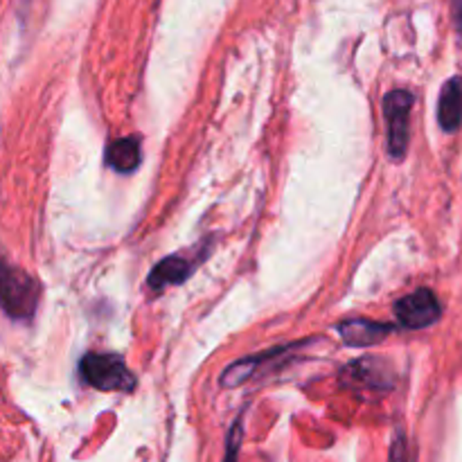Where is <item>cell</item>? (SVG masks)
Segmentation results:
<instances>
[{
	"label": "cell",
	"instance_id": "cell-1",
	"mask_svg": "<svg viewBox=\"0 0 462 462\" xmlns=\"http://www.w3.org/2000/svg\"><path fill=\"white\" fill-rule=\"evenodd\" d=\"M41 289L34 278L18 266L0 260V305L7 316L16 320H30L36 311Z\"/></svg>",
	"mask_w": 462,
	"mask_h": 462
},
{
	"label": "cell",
	"instance_id": "cell-2",
	"mask_svg": "<svg viewBox=\"0 0 462 462\" xmlns=\"http://www.w3.org/2000/svg\"><path fill=\"white\" fill-rule=\"evenodd\" d=\"M79 374L90 388L104 393H126L134 391L135 377L126 368L120 355H97L90 352L81 359Z\"/></svg>",
	"mask_w": 462,
	"mask_h": 462
},
{
	"label": "cell",
	"instance_id": "cell-3",
	"mask_svg": "<svg viewBox=\"0 0 462 462\" xmlns=\"http://www.w3.org/2000/svg\"><path fill=\"white\" fill-rule=\"evenodd\" d=\"M413 108V95L409 90H391L383 97V117L388 125V153L402 161L409 149V117Z\"/></svg>",
	"mask_w": 462,
	"mask_h": 462
},
{
	"label": "cell",
	"instance_id": "cell-4",
	"mask_svg": "<svg viewBox=\"0 0 462 462\" xmlns=\"http://www.w3.org/2000/svg\"><path fill=\"white\" fill-rule=\"evenodd\" d=\"M395 316L404 328L422 329L440 319L442 307L431 289H418L411 296H404L402 300H397Z\"/></svg>",
	"mask_w": 462,
	"mask_h": 462
},
{
	"label": "cell",
	"instance_id": "cell-5",
	"mask_svg": "<svg viewBox=\"0 0 462 462\" xmlns=\"http://www.w3.org/2000/svg\"><path fill=\"white\" fill-rule=\"evenodd\" d=\"M393 329H395L393 325L374 323V320L368 319H350L338 325V334L346 341V346L350 347L374 346V343L383 341Z\"/></svg>",
	"mask_w": 462,
	"mask_h": 462
},
{
	"label": "cell",
	"instance_id": "cell-6",
	"mask_svg": "<svg viewBox=\"0 0 462 462\" xmlns=\"http://www.w3.org/2000/svg\"><path fill=\"white\" fill-rule=\"evenodd\" d=\"M438 122L445 131L454 134L462 125V79L454 77L442 86L440 102H438Z\"/></svg>",
	"mask_w": 462,
	"mask_h": 462
},
{
	"label": "cell",
	"instance_id": "cell-7",
	"mask_svg": "<svg viewBox=\"0 0 462 462\" xmlns=\"http://www.w3.org/2000/svg\"><path fill=\"white\" fill-rule=\"evenodd\" d=\"M189 273H192V264L189 262H185L179 255H170L158 262L152 269V273H149V287L156 289V291H162L170 284L185 282L189 278Z\"/></svg>",
	"mask_w": 462,
	"mask_h": 462
},
{
	"label": "cell",
	"instance_id": "cell-8",
	"mask_svg": "<svg viewBox=\"0 0 462 462\" xmlns=\"http://www.w3.org/2000/svg\"><path fill=\"white\" fill-rule=\"evenodd\" d=\"M106 162L120 174H131L140 165V140L117 138L106 147Z\"/></svg>",
	"mask_w": 462,
	"mask_h": 462
},
{
	"label": "cell",
	"instance_id": "cell-9",
	"mask_svg": "<svg viewBox=\"0 0 462 462\" xmlns=\"http://www.w3.org/2000/svg\"><path fill=\"white\" fill-rule=\"evenodd\" d=\"M239 440H242V424L235 422L233 431H230L228 436V454H226V462H237Z\"/></svg>",
	"mask_w": 462,
	"mask_h": 462
},
{
	"label": "cell",
	"instance_id": "cell-10",
	"mask_svg": "<svg viewBox=\"0 0 462 462\" xmlns=\"http://www.w3.org/2000/svg\"><path fill=\"white\" fill-rule=\"evenodd\" d=\"M391 462H409V454H406V442H404V436H397V440L393 442Z\"/></svg>",
	"mask_w": 462,
	"mask_h": 462
},
{
	"label": "cell",
	"instance_id": "cell-11",
	"mask_svg": "<svg viewBox=\"0 0 462 462\" xmlns=\"http://www.w3.org/2000/svg\"><path fill=\"white\" fill-rule=\"evenodd\" d=\"M451 14H454V27L462 43V0H451Z\"/></svg>",
	"mask_w": 462,
	"mask_h": 462
}]
</instances>
